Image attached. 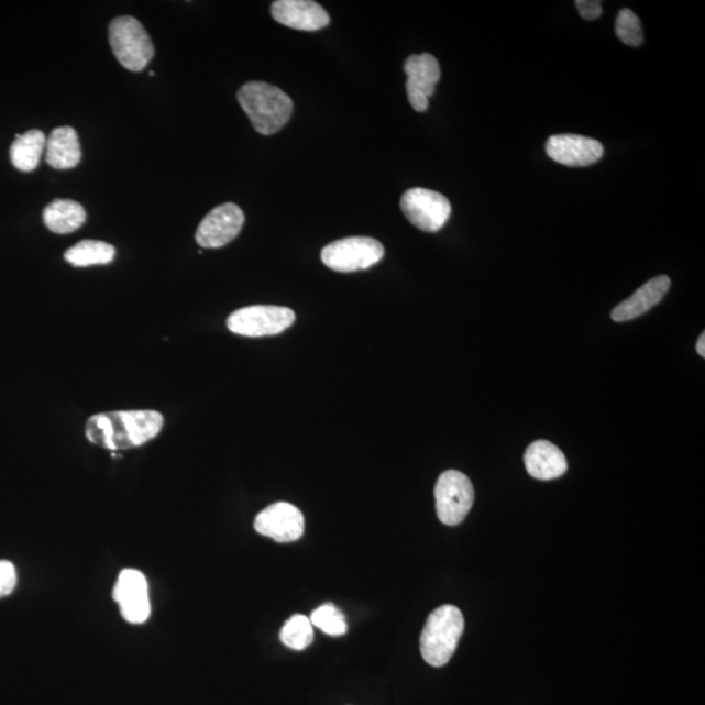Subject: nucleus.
<instances>
[{
  "instance_id": "f257e3e1",
  "label": "nucleus",
  "mask_w": 705,
  "mask_h": 705,
  "mask_svg": "<svg viewBox=\"0 0 705 705\" xmlns=\"http://www.w3.org/2000/svg\"><path fill=\"white\" fill-rule=\"evenodd\" d=\"M163 428L164 417L158 411L121 410L90 417L86 436L90 443L121 451L151 442Z\"/></svg>"
},
{
  "instance_id": "f03ea898",
  "label": "nucleus",
  "mask_w": 705,
  "mask_h": 705,
  "mask_svg": "<svg viewBox=\"0 0 705 705\" xmlns=\"http://www.w3.org/2000/svg\"><path fill=\"white\" fill-rule=\"evenodd\" d=\"M236 97L254 129L264 136L276 134L290 120L293 113L290 97L272 84L246 82Z\"/></svg>"
},
{
  "instance_id": "7ed1b4c3",
  "label": "nucleus",
  "mask_w": 705,
  "mask_h": 705,
  "mask_svg": "<svg viewBox=\"0 0 705 705\" xmlns=\"http://www.w3.org/2000/svg\"><path fill=\"white\" fill-rule=\"evenodd\" d=\"M463 632V613L453 605L438 607L426 620L421 634L423 660L431 667H444L455 653Z\"/></svg>"
},
{
  "instance_id": "20e7f679",
  "label": "nucleus",
  "mask_w": 705,
  "mask_h": 705,
  "mask_svg": "<svg viewBox=\"0 0 705 705\" xmlns=\"http://www.w3.org/2000/svg\"><path fill=\"white\" fill-rule=\"evenodd\" d=\"M109 42L117 60L129 71H143L155 57L150 34L135 18L120 16L111 21Z\"/></svg>"
},
{
  "instance_id": "39448f33",
  "label": "nucleus",
  "mask_w": 705,
  "mask_h": 705,
  "mask_svg": "<svg viewBox=\"0 0 705 705\" xmlns=\"http://www.w3.org/2000/svg\"><path fill=\"white\" fill-rule=\"evenodd\" d=\"M296 313L288 307L250 306L236 310L228 318L230 332L246 338L275 337L295 323Z\"/></svg>"
},
{
  "instance_id": "423d86ee",
  "label": "nucleus",
  "mask_w": 705,
  "mask_h": 705,
  "mask_svg": "<svg viewBox=\"0 0 705 705\" xmlns=\"http://www.w3.org/2000/svg\"><path fill=\"white\" fill-rule=\"evenodd\" d=\"M383 256V244L370 236H349L328 244L322 251L326 267L343 274L372 268Z\"/></svg>"
},
{
  "instance_id": "0eeeda50",
  "label": "nucleus",
  "mask_w": 705,
  "mask_h": 705,
  "mask_svg": "<svg viewBox=\"0 0 705 705\" xmlns=\"http://www.w3.org/2000/svg\"><path fill=\"white\" fill-rule=\"evenodd\" d=\"M401 211L411 225L426 233H437L451 218V202L428 188H410L401 197Z\"/></svg>"
},
{
  "instance_id": "6e6552de",
  "label": "nucleus",
  "mask_w": 705,
  "mask_h": 705,
  "mask_svg": "<svg viewBox=\"0 0 705 705\" xmlns=\"http://www.w3.org/2000/svg\"><path fill=\"white\" fill-rule=\"evenodd\" d=\"M473 502V485L464 473L447 471L441 474L436 485V506L443 525L453 527L463 522Z\"/></svg>"
},
{
  "instance_id": "1a4fd4ad",
  "label": "nucleus",
  "mask_w": 705,
  "mask_h": 705,
  "mask_svg": "<svg viewBox=\"0 0 705 705\" xmlns=\"http://www.w3.org/2000/svg\"><path fill=\"white\" fill-rule=\"evenodd\" d=\"M113 596L122 617L132 625H143L151 616L150 586L143 572L123 570L117 579Z\"/></svg>"
},
{
  "instance_id": "9d476101",
  "label": "nucleus",
  "mask_w": 705,
  "mask_h": 705,
  "mask_svg": "<svg viewBox=\"0 0 705 705\" xmlns=\"http://www.w3.org/2000/svg\"><path fill=\"white\" fill-rule=\"evenodd\" d=\"M244 213L234 202H225L212 209L197 230L199 246L205 249H221L234 241L241 233Z\"/></svg>"
},
{
  "instance_id": "9b49d317",
  "label": "nucleus",
  "mask_w": 705,
  "mask_h": 705,
  "mask_svg": "<svg viewBox=\"0 0 705 705\" xmlns=\"http://www.w3.org/2000/svg\"><path fill=\"white\" fill-rule=\"evenodd\" d=\"M404 73L408 76L407 93L411 108L423 113L429 109V99L441 80V66L434 55H410L405 60Z\"/></svg>"
},
{
  "instance_id": "f8f14e48",
  "label": "nucleus",
  "mask_w": 705,
  "mask_h": 705,
  "mask_svg": "<svg viewBox=\"0 0 705 705\" xmlns=\"http://www.w3.org/2000/svg\"><path fill=\"white\" fill-rule=\"evenodd\" d=\"M254 527L257 533L277 542H293L304 536L305 518L296 506L278 502L256 516Z\"/></svg>"
},
{
  "instance_id": "ddd939ff",
  "label": "nucleus",
  "mask_w": 705,
  "mask_h": 705,
  "mask_svg": "<svg viewBox=\"0 0 705 705\" xmlns=\"http://www.w3.org/2000/svg\"><path fill=\"white\" fill-rule=\"evenodd\" d=\"M547 153L554 163L570 167H584L596 164L603 158L604 146L595 139L563 134L549 139Z\"/></svg>"
},
{
  "instance_id": "4468645a",
  "label": "nucleus",
  "mask_w": 705,
  "mask_h": 705,
  "mask_svg": "<svg viewBox=\"0 0 705 705\" xmlns=\"http://www.w3.org/2000/svg\"><path fill=\"white\" fill-rule=\"evenodd\" d=\"M271 13L277 23L297 31H320L331 21L323 7L312 0H277Z\"/></svg>"
},
{
  "instance_id": "2eb2a0df",
  "label": "nucleus",
  "mask_w": 705,
  "mask_h": 705,
  "mask_svg": "<svg viewBox=\"0 0 705 705\" xmlns=\"http://www.w3.org/2000/svg\"><path fill=\"white\" fill-rule=\"evenodd\" d=\"M670 278L668 276H658L646 283L641 288L634 293L630 298L619 304L612 311L614 322H628L645 316L656 305L662 301L670 289Z\"/></svg>"
},
{
  "instance_id": "dca6fc26",
  "label": "nucleus",
  "mask_w": 705,
  "mask_h": 705,
  "mask_svg": "<svg viewBox=\"0 0 705 705\" xmlns=\"http://www.w3.org/2000/svg\"><path fill=\"white\" fill-rule=\"evenodd\" d=\"M525 463L530 476L537 480H555L568 472L564 453L548 441L530 444L526 451Z\"/></svg>"
},
{
  "instance_id": "f3484780",
  "label": "nucleus",
  "mask_w": 705,
  "mask_h": 705,
  "mask_svg": "<svg viewBox=\"0 0 705 705\" xmlns=\"http://www.w3.org/2000/svg\"><path fill=\"white\" fill-rule=\"evenodd\" d=\"M81 162L79 136L73 128L52 131L46 141V163L57 170L73 169Z\"/></svg>"
},
{
  "instance_id": "a211bd4d",
  "label": "nucleus",
  "mask_w": 705,
  "mask_h": 705,
  "mask_svg": "<svg viewBox=\"0 0 705 705\" xmlns=\"http://www.w3.org/2000/svg\"><path fill=\"white\" fill-rule=\"evenodd\" d=\"M87 221L86 209L69 199H55L44 209V222L55 234H71Z\"/></svg>"
},
{
  "instance_id": "6ab92c4d",
  "label": "nucleus",
  "mask_w": 705,
  "mask_h": 705,
  "mask_svg": "<svg viewBox=\"0 0 705 705\" xmlns=\"http://www.w3.org/2000/svg\"><path fill=\"white\" fill-rule=\"evenodd\" d=\"M46 136L40 130L18 135L10 150L11 163L18 170L31 173L37 169L42 153L46 148Z\"/></svg>"
},
{
  "instance_id": "aec40b11",
  "label": "nucleus",
  "mask_w": 705,
  "mask_h": 705,
  "mask_svg": "<svg viewBox=\"0 0 705 705\" xmlns=\"http://www.w3.org/2000/svg\"><path fill=\"white\" fill-rule=\"evenodd\" d=\"M117 251L114 246L102 241L84 240L76 243L65 253L67 263L74 267H90V265H104L114 261Z\"/></svg>"
},
{
  "instance_id": "412c9836",
  "label": "nucleus",
  "mask_w": 705,
  "mask_h": 705,
  "mask_svg": "<svg viewBox=\"0 0 705 705\" xmlns=\"http://www.w3.org/2000/svg\"><path fill=\"white\" fill-rule=\"evenodd\" d=\"M280 639L286 647L304 651L313 641V630L310 618L296 614L283 627Z\"/></svg>"
},
{
  "instance_id": "4be33fe9",
  "label": "nucleus",
  "mask_w": 705,
  "mask_h": 705,
  "mask_svg": "<svg viewBox=\"0 0 705 705\" xmlns=\"http://www.w3.org/2000/svg\"><path fill=\"white\" fill-rule=\"evenodd\" d=\"M311 624L331 637H341L348 631L344 614L337 606L326 604L311 614Z\"/></svg>"
},
{
  "instance_id": "5701e85b",
  "label": "nucleus",
  "mask_w": 705,
  "mask_h": 705,
  "mask_svg": "<svg viewBox=\"0 0 705 705\" xmlns=\"http://www.w3.org/2000/svg\"><path fill=\"white\" fill-rule=\"evenodd\" d=\"M617 37L625 45L639 47L643 44V30H641L640 20L631 10H620L616 20Z\"/></svg>"
},
{
  "instance_id": "b1692460",
  "label": "nucleus",
  "mask_w": 705,
  "mask_h": 705,
  "mask_svg": "<svg viewBox=\"0 0 705 705\" xmlns=\"http://www.w3.org/2000/svg\"><path fill=\"white\" fill-rule=\"evenodd\" d=\"M18 584L16 569L10 561H0V598L10 596Z\"/></svg>"
},
{
  "instance_id": "393cba45",
  "label": "nucleus",
  "mask_w": 705,
  "mask_h": 705,
  "mask_svg": "<svg viewBox=\"0 0 705 705\" xmlns=\"http://www.w3.org/2000/svg\"><path fill=\"white\" fill-rule=\"evenodd\" d=\"M579 13L584 20H596L602 16L603 4L599 0H576Z\"/></svg>"
},
{
  "instance_id": "a878e982",
  "label": "nucleus",
  "mask_w": 705,
  "mask_h": 705,
  "mask_svg": "<svg viewBox=\"0 0 705 705\" xmlns=\"http://www.w3.org/2000/svg\"><path fill=\"white\" fill-rule=\"evenodd\" d=\"M696 351H697V354L701 355V357L703 359L705 357V333L704 332L701 334L700 340H697Z\"/></svg>"
}]
</instances>
